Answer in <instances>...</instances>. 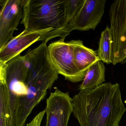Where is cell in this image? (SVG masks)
I'll list each match as a JSON object with an SVG mask.
<instances>
[{
    "label": "cell",
    "mask_w": 126,
    "mask_h": 126,
    "mask_svg": "<svg viewBox=\"0 0 126 126\" xmlns=\"http://www.w3.org/2000/svg\"><path fill=\"white\" fill-rule=\"evenodd\" d=\"M72 103L73 114L80 126H119L126 111L117 82L80 91Z\"/></svg>",
    "instance_id": "cell-1"
},
{
    "label": "cell",
    "mask_w": 126,
    "mask_h": 126,
    "mask_svg": "<svg viewBox=\"0 0 126 126\" xmlns=\"http://www.w3.org/2000/svg\"><path fill=\"white\" fill-rule=\"evenodd\" d=\"M23 58L27 93L17 102L15 126H25L29 116L45 97L59 74L49 58L46 43H42L36 48L29 50Z\"/></svg>",
    "instance_id": "cell-2"
},
{
    "label": "cell",
    "mask_w": 126,
    "mask_h": 126,
    "mask_svg": "<svg viewBox=\"0 0 126 126\" xmlns=\"http://www.w3.org/2000/svg\"><path fill=\"white\" fill-rule=\"evenodd\" d=\"M66 0H27L21 23L25 30L39 34L42 43L55 37L65 39L68 22Z\"/></svg>",
    "instance_id": "cell-3"
},
{
    "label": "cell",
    "mask_w": 126,
    "mask_h": 126,
    "mask_svg": "<svg viewBox=\"0 0 126 126\" xmlns=\"http://www.w3.org/2000/svg\"><path fill=\"white\" fill-rule=\"evenodd\" d=\"M25 68L22 56L19 55L5 64H0V82L8 91L11 126H15V114L17 102L26 95Z\"/></svg>",
    "instance_id": "cell-4"
},
{
    "label": "cell",
    "mask_w": 126,
    "mask_h": 126,
    "mask_svg": "<svg viewBox=\"0 0 126 126\" xmlns=\"http://www.w3.org/2000/svg\"><path fill=\"white\" fill-rule=\"evenodd\" d=\"M110 28L112 37V63H126V0H116L110 7Z\"/></svg>",
    "instance_id": "cell-5"
},
{
    "label": "cell",
    "mask_w": 126,
    "mask_h": 126,
    "mask_svg": "<svg viewBox=\"0 0 126 126\" xmlns=\"http://www.w3.org/2000/svg\"><path fill=\"white\" fill-rule=\"evenodd\" d=\"M49 58L59 74L73 83L83 81L85 77L77 67L73 49L70 42L60 39L48 46Z\"/></svg>",
    "instance_id": "cell-6"
},
{
    "label": "cell",
    "mask_w": 126,
    "mask_h": 126,
    "mask_svg": "<svg viewBox=\"0 0 126 126\" xmlns=\"http://www.w3.org/2000/svg\"><path fill=\"white\" fill-rule=\"evenodd\" d=\"M27 0H0V48L13 37Z\"/></svg>",
    "instance_id": "cell-7"
},
{
    "label": "cell",
    "mask_w": 126,
    "mask_h": 126,
    "mask_svg": "<svg viewBox=\"0 0 126 126\" xmlns=\"http://www.w3.org/2000/svg\"><path fill=\"white\" fill-rule=\"evenodd\" d=\"M72 98L68 92L56 88L46 100L45 126H67L73 113Z\"/></svg>",
    "instance_id": "cell-8"
},
{
    "label": "cell",
    "mask_w": 126,
    "mask_h": 126,
    "mask_svg": "<svg viewBox=\"0 0 126 126\" xmlns=\"http://www.w3.org/2000/svg\"><path fill=\"white\" fill-rule=\"evenodd\" d=\"M106 0H85L82 7L65 29L66 36L74 30L86 31L94 30L104 15Z\"/></svg>",
    "instance_id": "cell-9"
},
{
    "label": "cell",
    "mask_w": 126,
    "mask_h": 126,
    "mask_svg": "<svg viewBox=\"0 0 126 126\" xmlns=\"http://www.w3.org/2000/svg\"><path fill=\"white\" fill-rule=\"evenodd\" d=\"M38 41H42L40 34L24 30L0 48V64H5L20 55L24 50Z\"/></svg>",
    "instance_id": "cell-10"
},
{
    "label": "cell",
    "mask_w": 126,
    "mask_h": 126,
    "mask_svg": "<svg viewBox=\"0 0 126 126\" xmlns=\"http://www.w3.org/2000/svg\"><path fill=\"white\" fill-rule=\"evenodd\" d=\"M73 49L74 59L77 67L80 73L85 76L88 68L99 61L97 51L86 47L81 40L70 41Z\"/></svg>",
    "instance_id": "cell-11"
},
{
    "label": "cell",
    "mask_w": 126,
    "mask_h": 126,
    "mask_svg": "<svg viewBox=\"0 0 126 126\" xmlns=\"http://www.w3.org/2000/svg\"><path fill=\"white\" fill-rule=\"evenodd\" d=\"M105 67L102 61H97L87 71L81 84L79 87L80 91L97 87L105 81Z\"/></svg>",
    "instance_id": "cell-12"
},
{
    "label": "cell",
    "mask_w": 126,
    "mask_h": 126,
    "mask_svg": "<svg viewBox=\"0 0 126 126\" xmlns=\"http://www.w3.org/2000/svg\"><path fill=\"white\" fill-rule=\"evenodd\" d=\"M112 37L110 28L107 26L101 32L97 51L99 60L107 64L112 63Z\"/></svg>",
    "instance_id": "cell-13"
},
{
    "label": "cell",
    "mask_w": 126,
    "mask_h": 126,
    "mask_svg": "<svg viewBox=\"0 0 126 126\" xmlns=\"http://www.w3.org/2000/svg\"><path fill=\"white\" fill-rule=\"evenodd\" d=\"M11 126V118L8 88L0 82V126Z\"/></svg>",
    "instance_id": "cell-14"
},
{
    "label": "cell",
    "mask_w": 126,
    "mask_h": 126,
    "mask_svg": "<svg viewBox=\"0 0 126 126\" xmlns=\"http://www.w3.org/2000/svg\"><path fill=\"white\" fill-rule=\"evenodd\" d=\"M85 0H66V13L68 23L78 14Z\"/></svg>",
    "instance_id": "cell-15"
},
{
    "label": "cell",
    "mask_w": 126,
    "mask_h": 126,
    "mask_svg": "<svg viewBox=\"0 0 126 126\" xmlns=\"http://www.w3.org/2000/svg\"><path fill=\"white\" fill-rule=\"evenodd\" d=\"M45 114V110L40 112L34 117L31 122L27 124L26 126H40Z\"/></svg>",
    "instance_id": "cell-16"
}]
</instances>
